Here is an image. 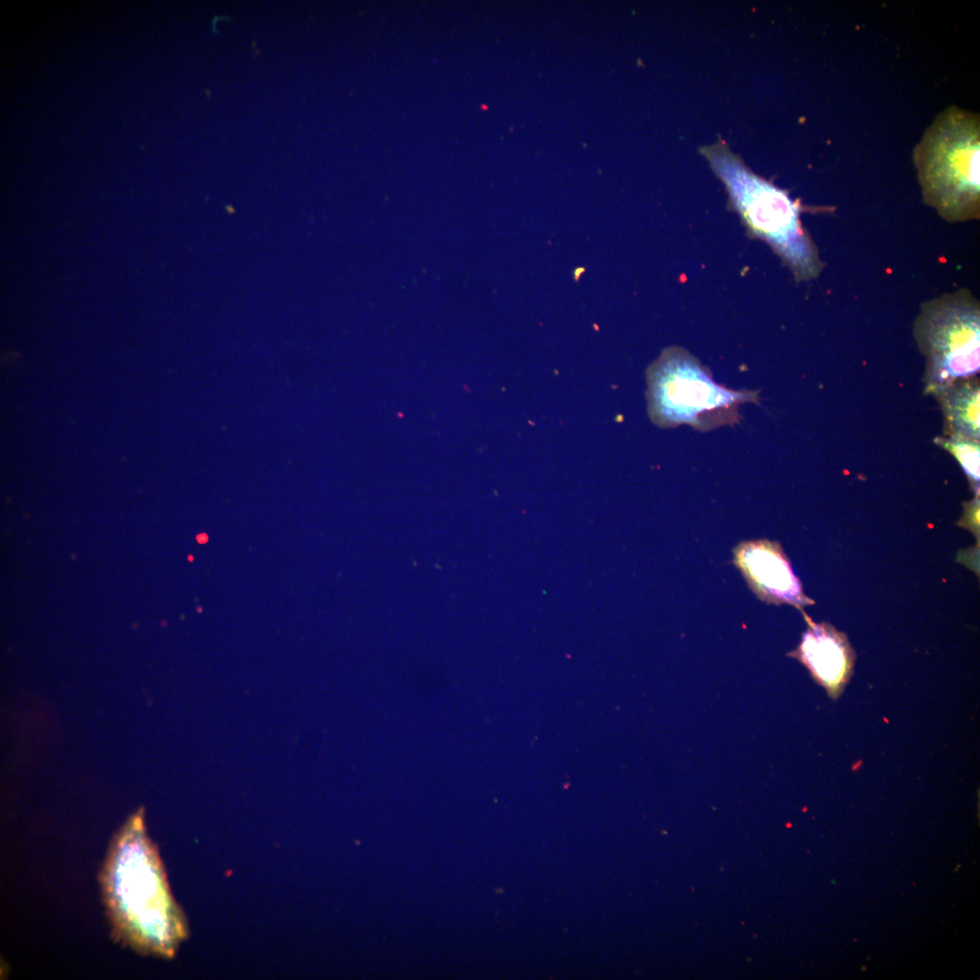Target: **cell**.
<instances>
[{
  "instance_id": "4",
  "label": "cell",
  "mask_w": 980,
  "mask_h": 980,
  "mask_svg": "<svg viewBox=\"0 0 980 980\" xmlns=\"http://www.w3.org/2000/svg\"><path fill=\"white\" fill-rule=\"evenodd\" d=\"M926 144L916 155L925 201L949 222L979 217V146L969 137Z\"/></svg>"
},
{
  "instance_id": "7",
  "label": "cell",
  "mask_w": 980,
  "mask_h": 980,
  "mask_svg": "<svg viewBox=\"0 0 980 980\" xmlns=\"http://www.w3.org/2000/svg\"><path fill=\"white\" fill-rule=\"evenodd\" d=\"M933 395L941 405L948 436L979 442V383L976 377L956 381Z\"/></svg>"
},
{
  "instance_id": "8",
  "label": "cell",
  "mask_w": 980,
  "mask_h": 980,
  "mask_svg": "<svg viewBox=\"0 0 980 980\" xmlns=\"http://www.w3.org/2000/svg\"><path fill=\"white\" fill-rule=\"evenodd\" d=\"M936 443L948 450L960 463L967 475L979 480V442L957 437H938Z\"/></svg>"
},
{
  "instance_id": "9",
  "label": "cell",
  "mask_w": 980,
  "mask_h": 980,
  "mask_svg": "<svg viewBox=\"0 0 980 980\" xmlns=\"http://www.w3.org/2000/svg\"><path fill=\"white\" fill-rule=\"evenodd\" d=\"M198 541L200 543H204L207 541V536L205 534H201L198 536Z\"/></svg>"
},
{
  "instance_id": "5",
  "label": "cell",
  "mask_w": 980,
  "mask_h": 980,
  "mask_svg": "<svg viewBox=\"0 0 980 980\" xmlns=\"http://www.w3.org/2000/svg\"><path fill=\"white\" fill-rule=\"evenodd\" d=\"M734 564L756 595L769 603H789L801 608L813 603L803 593L779 544L748 541L734 550Z\"/></svg>"
},
{
  "instance_id": "3",
  "label": "cell",
  "mask_w": 980,
  "mask_h": 980,
  "mask_svg": "<svg viewBox=\"0 0 980 980\" xmlns=\"http://www.w3.org/2000/svg\"><path fill=\"white\" fill-rule=\"evenodd\" d=\"M926 358V391L976 377L980 368V308L967 289L923 303L914 325Z\"/></svg>"
},
{
  "instance_id": "1",
  "label": "cell",
  "mask_w": 980,
  "mask_h": 980,
  "mask_svg": "<svg viewBox=\"0 0 980 980\" xmlns=\"http://www.w3.org/2000/svg\"><path fill=\"white\" fill-rule=\"evenodd\" d=\"M725 185L730 203L751 236L762 239L791 270L797 281L810 280L823 263L816 245L803 227L800 209L789 195L753 173L725 145L702 151Z\"/></svg>"
},
{
  "instance_id": "6",
  "label": "cell",
  "mask_w": 980,
  "mask_h": 980,
  "mask_svg": "<svg viewBox=\"0 0 980 980\" xmlns=\"http://www.w3.org/2000/svg\"><path fill=\"white\" fill-rule=\"evenodd\" d=\"M808 630L790 655L799 660L817 682L837 697L848 682L854 663L847 637L826 623H815L808 616Z\"/></svg>"
},
{
  "instance_id": "2",
  "label": "cell",
  "mask_w": 980,
  "mask_h": 980,
  "mask_svg": "<svg viewBox=\"0 0 980 980\" xmlns=\"http://www.w3.org/2000/svg\"><path fill=\"white\" fill-rule=\"evenodd\" d=\"M647 411L659 427L682 424L700 431L734 426L739 408L759 403L758 390H734L713 379L710 370L681 347H669L646 369Z\"/></svg>"
}]
</instances>
